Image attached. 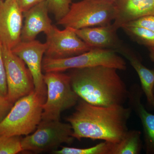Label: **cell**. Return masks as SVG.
Segmentation results:
<instances>
[{
    "mask_svg": "<svg viewBox=\"0 0 154 154\" xmlns=\"http://www.w3.org/2000/svg\"><path fill=\"white\" fill-rule=\"evenodd\" d=\"M117 70L97 66L72 69L69 75L74 91L86 102L101 106L123 105L128 90Z\"/></svg>",
    "mask_w": 154,
    "mask_h": 154,
    "instance_id": "obj_2",
    "label": "cell"
},
{
    "mask_svg": "<svg viewBox=\"0 0 154 154\" xmlns=\"http://www.w3.org/2000/svg\"><path fill=\"white\" fill-rule=\"evenodd\" d=\"M115 17L114 4L99 0H82L72 3L69 10L57 24L73 29L105 26Z\"/></svg>",
    "mask_w": 154,
    "mask_h": 154,
    "instance_id": "obj_4",
    "label": "cell"
},
{
    "mask_svg": "<svg viewBox=\"0 0 154 154\" xmlns=\"http://www.w3.org/2000/svg\"><path fill=\"white\" fill-rule=\"evenodd\" d=\"M119 52L126 58L137 73L141 88L145 95L148 104L152 109H154V70L145 66L141 60L129 50L124 48Z\"/></svg>",
    "mask_w": 154,
    "mask_h": 154,
    "instance_id": "obj_16",
    "label": "cell"
},
{
    "mask_svg": "<svg viewBox=\"0 0 154 154\" xmlns=\"http://www.w3.org/2000/svg\"><path fill=\"white\" fill-rule=\"evenodd\" d=\"M73 30L77 35L92 48H115L118 49V51L124 48L122 47L121 42L117 36V30L112 23L105 26Z\"/></svg>",
    "mask_w": 154,
    "mask_h": 154,
    "instance_id": "obj_14",
    "label": "cell"
},
{
    "mask_svg": "<svg viewBox=\"0 0 154 154\" xmlns=\"http://www.w3.org/2000/svg\"><path fill=\"white\" fill-rule=\"evenodd\" d=\"M103 66L125 70L126 63L124 59L114 50L92 48L79 55L62 59L49 58L45 57L42 61V70L45 72H62L68 69L85 68Z\"/></svg>",
    "mask_w": 154,
    "mask_h": 154,
    "instance_id": "obj_6",
    "label": "cell"
},
{
    "mask_svg": "<svg viewBox=\"0 0 154 154\" xmlns=\"http://www.w3.org/2000/svg\"><path fill=\"white\" fill-rule=\"evenodd\" d=\"M46 36L45 57L62 59L71 57L92 49L72 28L60 30L54 25Z\"/></svg>",
    "mask_w": 154,
    "mask_h": 154,
    "instance_id": "obj_9",
    "label": "cell"
},
{
    "mask_svg": "<svg viewBox=\"0 0 154 154\" xmlns=\"http://www.w3.org/2000/svg\"><path fill=\"white\" fill-rule=\"evenodd\" d=\"M150 51V57L151 59L154 62V46L153 47L149 48Z\"/></svg>",
    "mask_w": 154,
    "mask_h": 154,
    "instance_id": "obj_26",
    "label": "cell"
},
{
    "mask_svg": "<svg viewBox=\"0 0 154 154\" xmlns=\"http://www.w3.org/2000/svg\"><path fill=\"white\" fill-rule=\"evenodd\" d=\"M99 1L113 3V4H114V3H115L117 0H99Z\"/></svg>",
    "mask_w": 154,
    "mask_h": 154,
    "instance_id": "obj_27",
    "label": "cell"
},
{
    "mask_svg": "<svg viewBox=\"0 0 154 154\" xmlns=\"http://www.w3.org/2000/svg\"><path fill=\"white\" fill-rule=\"evenodd\" d=\"M45 1L46 0H16L23 13L28 11L33 6Z\"/></svg>",
    "mask_w": 154,
    "mask_h": 154,
    "instance_id": "obj_25",
    "label": "cell"
},
{
    "mask_svg": "<svg viewBox=\"0 0 154 154\" xmlns=\"http://www.w3.org/2000/svg\"><path fill=\"white\" fill-rule=\"evenodd\" d=\"M47 94L34 90L15 102L0 122V136H27L35 131L42 119Z\"/></svg>",
    "mask_w": 154,
    "mask_h": 154,
    "instance_id": "obj_3",
    "label": "cell"
},
{
    "mask_svg": "<svg viewBox=\"0 0 154 154\" xmlns=\"http://www.w3.org/2000/svg\"><path fill=\"white\" fill-rule=\"evenodd\" d=\"M143 94L140 86L133 85L128 90L129 107L136 113L142 125L146 153L154 154V114L148 111L142 103Z\"/></svg>",
    "mask_w": 154,
    "mask_h": 154,
    "instance_id": "obj_13",
    "label": "cell"
},
{
    "mask_svg": "<svg viewBox=\"0 0 154 154\" xmlns=\"http://www.w3.org/2000/svg\"><path fill=\"white\" fill-rule=\"evenodd\" d=\"M13 106V103L10 102L7 97L0 96V122L5 118Z\"/></svg>",
    "mask_w": 154,
    "mask_h": 154,
    "instance_id": "obj_24",
    "label": "cell"
},
{
    "mask_svg": "<svg viewBox=\"0 0 154 154\" xmlns=\"http://www.w3.org/2000/svg\"><path fill=\"white\" fill-rule=\"evenodd\" d=\"M44 81L47 98L43 107L42 120H59L65 110L77 105L79 97L74 91L70 77L61 72H45Z\"/></svg>",
    "mask_w": 154,
    "mask_h": 154,
    "instance_id": "obj_5",
    "label": "cell"
},
{
    "mask_svg": "<svg viewBox=\"0 0 154 154\" xmlns=\"http://www.w3.org/2000/svg\"><path fill=\"white\" fill-rule=\"evenodd\" d=\"M24 13L16 0H0V41L12 49L21 40Z\"/></svg>",
    "mask_w": 154,
    "mask_h": 154,
    "instance_id": "obj_10",
    "label": "cell"
},
{
    "mask_svg": "<svg viewBox=\"0 0 154 154\" xmlns=\"http://www.w3.org/2000/svg\"><path fill=\"white\" fill-rule=\"evenodd\" d=\"M8 85L5 68L2 53V44L0 41V96L7 97Z\"/></svg>",
    "mask_w": 154,
    "mask_h": 154,
    "instance_id": "obj_22",
    "label": "cell"
},
{
    "mask_svg": "<svg viewBox=\"0 0 154 154\" xmlns=\"http://www.w3.org/2000/svg\"><path fill=\"white\" fill-rule=\"evenodd\" d=\"M126 24L146 28L154 33V15L141 17Z\"/></svg>",
    "mask_w": 154,
    "mask_h": 154,
    "instance_id": "obj_23",
    "label": "cell"
},
{
    "mask_svg": "<svg viewBox=\"0 0 154 154\" xmlns=\"http://www.w3.org/2000/svg\"><path fill=\"white\" fill-rule=\"evenodd\" d=\"M142 133L137 130H128L119 142L114 143L111 154H139L142 149Z\"/></svg>",
    "mask_w": 154,
    "mask_h": 154,
    "instance_id": "obj_17",
    "label": "cell"
},
{
    "mask_svg": "<svg viewBox=\"0 0 154 154\" xmlns=\"http://www.w3.org/2000/svg\"><path fill=\"white\" fill-rule=\"evenodd\" d=\"M74 137L69 123L59 120H41L32 134L22 139V151L35 153L56 150L62 144H71Z\"/></svg>",
    "mask_w": 154,
    "mask_h": 154,
    "instance_id": "obj_7",
    "label": "cell"
},
{
    "mask_svg": "<svg viewBox=\"0 0 154 154\" xmlns=\"http://www.w3.org/2000/svg\"><path fill=\"white\" fill-rule=\"evenodd\" d=\"M19 136H0V154H16L22 152Z\"/></svg>",
    "mask_w": 154,
    "mask_h": 154,
    "instance_id": "obj_20",
    "label": "cell"
},
{
    "mask_svg": "<svg viewBox=\"0 0 154 154\" xmlns=\"http://www.w3.org/2000/svg\"><path fill=\"white\" fill-rule=\"evenodd\" d=\"M46 48V43H42L35 39L30 41H21L11 50L27 66L33 78L35 91L47 94L42 67Z\"/></svg>",
    "mask_w": 154,
    "mask_h": 154,
    "instance_id": "obj_11",
    "label": "cell"
},
{
    "mask_svg": "<svg viewBox=\"0 0 154 154\" xmlns=\"http://www.w3.org/2000/svg\"><path fill=\"white\" fill-rule=\"evenodd\" d=\"M77 104L74 112L66 118L75 139L116 143L128 130V122L132 112L130 107L123 105L97 106L82 99Z\"/></svg>",
    "mask_w": 154,
    "mask_h": 154,
    "instance_id": "obj_1",
    "label": "cell"
},
{
    "mask_svg": "<svg viewBox=\"0 0 154 154\" xmlns=\"http://www.w3.org/2000/svg\"><path fill=\"white\" fill-rule=\"evenodd\" d=\"M112 25L118 30L122 25L145 16L154 15V0H117Z\"/></svg>",
    "mask_w": 154,
    "mask_h": 154,
    "instance_id": "obj_15",
    "label": "cell"
},
{
    "mask_svg": "<svg viewBox=\"0 0 154 154\" xmlns=\"http://www.w3.org/2000/svg\"><path fill=\"white\" fill-rule=\"evenodd\" d=\"M49 11L47 1L39 3L24 13L21 40L30 41L35 40L41 33L47 34L54 25L50 18Z\"/></svg>",
    "mask_w": 154,
    "mask_h": 154,
    "instance_id": "obj_12",
    "label": "cell"
},
{
    "mask_svg": "<svg viewBox=\"0 0 154 154\" xmlns=\"http://www.w3.org/2000/svg\"><path fill=\"white\" fill-rule=\"evenodd\" d=\"M49 11L54 15L56 20L59 21L69 10L72 0H46Z\"/></svg>",
    "mask_w": 154,
    "mask_h": 154,
    "instance_id": "obj_21",
    "label": "cell"
},
{
    "mask_svg": "<svg viewBox=\"0 0 154 154\" xmlns=\"http://www.w3.org/2000/svg\"><path fill=\"white\" fill-rule=\"evenodd\" d=\"M114 144L105 141L87 148L63 147L53 151L55 154H111Z\"/></svg>",
    "mask_w": 154,
    "mask_h": 154,
    "instance_id": "obj_18",
    "label": "cell"
},
{
    "mask_svg": "<svg viewBox=\"0 0 154 154\" xmlns=\"http://www.w3.org/2000/svg\"><path fill=\"white\" fill-rule=\"evenodd\" d=\"M128 35L140 44L149 48L154 46V33L146 28L126 24L121 28Z\"/></svg>",
    "mask_w": 154,
    "mask_h": 154,
    "instance_id": "obj_19",
    "label": "cell"
},
{
    "mask_svg": "<svg viewBox=\"0 0 154 154\" xmlns=\"http://www.w3.org/2000/svg\"><path fill=\"white\" fill-rule=\"evenodd\" d=\"M153 95H154V89H153Z\"/></svg>",
    "mask_w": 154,
    "mask_h": 154,
    "instance_id": "obj_28",
    "label": "cell"
},
{
    "mask_svg": "<svg viewBox=\"0 0 154 154\" xmlns=\"http://www.w3.org/2000/svg\"><path fill=\"white\" fill-rule=\"evenodd\" d=\"M2 53L8 85L7 98L14 103L35 90L33 78L26 64L12 51L2 45Z\"/></svg>",
    "mask_w": 154,
    "mask_h": 154,
    "instance_id": "obj_8",
    "label": "cell"
}]
</instances>
